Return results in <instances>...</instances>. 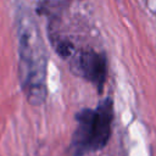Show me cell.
Returning <instances> with one entry per match:
<instances>
[{
  "label": "cell",
  "instance_id": "cell-1",
  "mask_svg": "<svg viewBox=\"0 0 156 156\" xmlns=\"http://www.w3.org/2000/svg\"><path fill=\"white\" fill-rule=\"evenodd\" d=\"M20 80L27 100L40 105L46 99V66L48 56L35 21L21 12L17 20Z\"/></svg>",
  "mask_w": 156,
  "mask_h": 156
},
{
  "label": "cell",
  "instance_id": "cell-2",
  "mask_svg": "<svg viewBox=\"0 0 156 156\" xmlns=\"http://www.w3.org/2000/svg\"><path fill=\"white\" fill-rule=\"evenodd\" d=\"M77 127L73 132L68 152L71 156H84L105 147L110 139L113 121V104L110 98L95 108H84L76 116Z\"/></svg>",
  "mask_w": 156,
  "mask_h": 156
},
{
  "label": "cell",
  "instance_id": "cell-3",
  "mask_svg": "<svg viewBox=\"0 0 156 156\" xmlns=\"http://www.w3.org/2000/svg\"><path fill=\"white\" fill-rule=\"evenodd\" d=\"M72 68L77 74L91 83L99 93L102 91L107 76V61L104 54L93 49L82 50L74 57Z\"/></svg>",
  "mask_w": 156,
  "mask_h": 156
}]
</instances>
